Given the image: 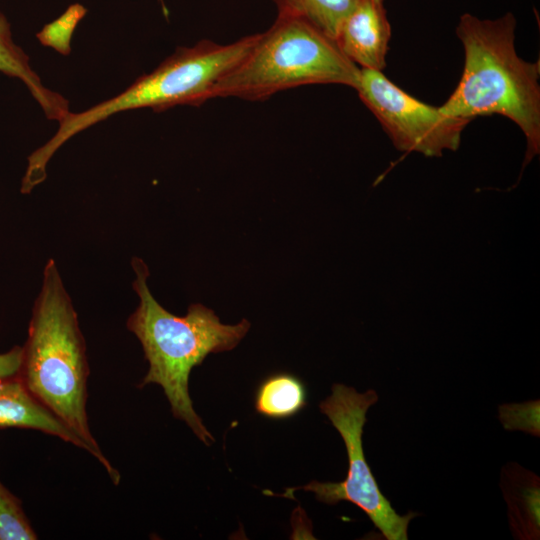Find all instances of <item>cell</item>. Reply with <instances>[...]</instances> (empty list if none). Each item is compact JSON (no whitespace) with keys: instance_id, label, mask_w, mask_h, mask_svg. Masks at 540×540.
Listing matches in <instances>:
<instances>
[{"instance_id":"1","label":"cell","mask_w":540,"mask_h":540,"mask_svg":"<svg viewBox=\"0 0 540 540\" xmlns=\"http://www.w3.org/2000/svg\"><path fill=\"white\" fill-rule=\"evenodd\" d=\"M19 379L28 391L93 450L114 484L119 472L92 436L86 411L89 366L77 313L57 265L49 259L22 346Z\"/></svg>"},{"instance_id":"2","label":"cell","mask_w":540,"mask_h":540,"mask_svg":"<svg viewBox=\"0 0 540 540\" xmlns=\"http://www.w3.org/2000/svg\"><path fill=\"white\" fill-rule=\"evenodd\" d=\"M136 274L133 289L139 305L127 320V328L140 341L149 369L138 387L157 384L162 387L175 418L184 421L206 445L215 441L196 413L189 394V376L211 353L235 348L250 328L242 319L236 325L222 324L213 310L194 303L185 316H176L163 308L151 294L149 270L138 257L132 259Z\"/></svg>"},{"instance_id":"3","label":"cell","mask_w":540,"mask_h":540,"mask_svg":"<svg viewBox=\"0 0 540 540\" xmlns=\"http://www.w3.org/2000/svg\"><path fill=\"white\" fill-rule=\"evenodd\" d=\"M516 19L511 12L495 19L463 14L456 34L464 48L461 79L440 110L472 120L498 114L517 124L527 140L526 161L540 148V62H527L515 50Z\"/></svg>"},{"instance_id":"4","label":"cell","mask_w":540,"mask_h":540,"mask_svg":"<svg viewBox=\"0 0 540 540\" xmlns=\"http://www.w3.org/2000/svg\"><path fill=\"white\" fill-rule=\"evenodd\" d=\"M258 34L219 44L201 40L178 47L152 72L138 77L128 88L82 112H69L43 146L28 157L23 180L37 186L46 179V166L71 137L113 114L139 108L160 112L178 105L199 107L211 99L214 85L232 71L251 51Z\"/></svg>"},{"instance_id":"5","label":"cell","mask_w":540,"mask_h":540,"mask_svg":"<svg viewBox=\"0 0 540 540\" xmlns=\"http://www.w3.org/2000/svg\"><path fill=\"white\" fill-rule=\"evenodd\" d=\"M360 68L334 39L310 24L277 15L248 55L211 91V99L237 97L264 101L277 92L311 84H340L356 89Z\"/></svg>"},{"instance_id":"6","label":"cell","mask_w":540,"mask_h":540,"mask_svg":"<svg viewBox=\"0 0 540 540\" xmlns=\"http://www.w3.org/2000/svg\"><path fill=\"white\" fill-rule=\"evenodd\" d=\"M332 393L319 404L320 411L328 417L341 435L348 456V471L341 482L312 480L299 488L288 489L281 496L290 497L295 490L310 491L318 501L335 505L347 501L358 506L387 540H407L408 525L418 514L399 515L390 501L382 494L365 459L363 428L368 409L378 401L375 390L363 393L344 384L332 385Z\"/></svg>"},{"instance_id":"7","label":"cell","mask_w":540,"mask_h":540,"mask_svg":"<svg viewBox=\"0 0 540 540\" xmlns=\"http://www.w3.org/2000/svg\"><path fill=\"white\" fill-rule=\"evenodd\" d=\"M401 151L439 156L458 148L470 120L452 117L427 105L391 82L382 71L360 69L355 89Z\"/></svg>"},{"instance_id":"8","label":"cell","mask_w":540,"mask_h":540,"mask_svg":"<svg viewBox=\"0 0 540 540\" xmlns=\"http://www.w3.org/2000/svg\"><path fill=\"white\" fill-rule=\"evenodd\" d=\"M390 37L391 26L383 0H354L334 41L360 69L382 71L386 67Z\"/></svg>"},{"instance_id":"9","label":"cell","mask_w":540,"mask_h":540,"mask_svg":"<svg viewBox=\"0 0 540 540\" xmlns=\"http://www.w3.org/2000/svg\"><path fill=\"white\" fill-rule=\"evenodd\" d=\"M0 428L38 430L87 451L91 447L39 402L18 376L0 379Z\"/></svg>"},{"instance_id":"10","label":"cell","mask_w":540,"mask_h":540,"mask_svg":"<svg viewBox=\"0 0 540 540\" xmlns=\"http://www.w3.org/2000/svg\"><path fill=\"white\" fill-rule=\"evenodd\" d=\"M500 487L508 505V519L514 538L539 539V477L517 463H508L502 468Z\"/></svg>"},{"instance_id":"11","label":"cell","mask_w":540,"mask_h":540,"mask_svg":"<svg viewBox=\"0 0 540 540\" xmlns=\"http://www.w3.org/2000/svg\"><path fill=\"white\" fill-rule=\"evenodd\" d=\"M0 72L20 79L50 120L61 121L70 111L61 94L46 88L29 64L28 55L12 39L11 27L0 12Z\"/></svg>"},{"instance_id":"12","label":"cell","mask_w":540,"mask_h":540,"mask_svg":"<svg viewBox=\"0 0 540 540\" xmlns=\"http://www.w3.org/2000/svg\"><path fill=\"white\" fill-rule=\"evenodd\" d=\"M307 405L305 383L289 372L265 377L254 395L256 412L271 420H285L299 414Z\"/></svg>"},{"instance_id":"13","label":"cell","mask_w":540,"mask_h":540,"mask_svg":"<svg viewBox=\"0 0 540 540\" xmlns=\"http://www.w3.org/2000/svg\"><path fill=\"white\" fill-rule=\"evenodd\" d=\"M278 15L303 19L334 39L354 0H273Z\"/></svg>"},{"instance_id":"14","label":"cell","mask_w":540,"mask_h":540,"mask_svg":"<svg viewBox=\"0 0 540 540\" xmlns=\"http://www.w3.org/2000/svg\"><path fill=\"white\" fill-rule=\"evenodd\" d=\"M38 536L26 516L21 500L0 481V540H34Z\"/></svg>"},{"instance_id":"15","label":"cell","mask_w":540,"mask_h":540,"mask_svg":"<svg viewBox=\"0 0 540 540\" xmlns=\"http://www.w3.org/2000/svg\"><path fill=\"white\" fill-rule=\"evenodd\" d=\"M86 12V8L79 3L70 5L60 17L46 24L36 34L37 39L42 45L51 47L64 56L69 55L72 34Z\"/></svg>"},{"instance_id":"16","label":"cell","mask_w":540,"mask_h":540,"mask_svg":"<svg viewBox=\"0 0 540 540\" xmlns=\"http://www.w3.org/2000/svg\"><path fill=\"white\" fill-rule=\"evenodd\" d=\"M539 410V400L502 404L498 407V417L507 431L519 430L539 437Z\"/></svg>"},{"instance_id":"17","label":"cell","mask_w":540,"mask_h":540,"mask_svg":"<svg viewBox=\"0 0 540 540\" xmlns=\"http://www.w3.org/2000/svg\"><path fill=\"white\" fill-rule=\"evenodd\" d=\"M23 349L22 346H14L6 353L0 354V379L15 377L18 375Z\"/></svg>"},{"instance_id":"18","label":"cell","mask_w":540,"mask_h":540,"mask_svg":"<svg viewBox=\"0 0 540 540\" xmlns=\"http://www.w3.org/2000/svg\"><path fill=\"white\" fill-rule=\"evenodd\" d=\"M160 2H161V5H162V8L164 10V14L167 16V9H166V7H165V5L163 3V0H160Z\"/></svg>"}]
</instances>
